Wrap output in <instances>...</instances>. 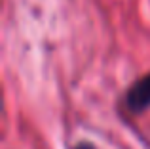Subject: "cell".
<instances>
[{"label":"cell","mask_w":150,"mask_h":149,"mask_svg":"<svg viewBox=\"0 0 150 149\" xmlns=\"http://www.w3.org/2000/svg\"><path fill=\"white\" fill-rule=\"evenodd\" d=\"M125 105L133 115H141L150 107V73L137 78L125 92Z\"/></svg>","instance_id":"obj_1"},{"label":"cell","mask_w":150,"mask_h":149,"mask_svg":"<svg viewBox=\"0 0 150 149\" xmlns=\"http://www.w3.org/2000/svg\"><path fill=\"white\" fill-rule=\"evenodd\" d=\"M72 149H95V145L91 142H78L72 145Z\"/></svg>","instance_id":"obj_2"}]
</instances>
